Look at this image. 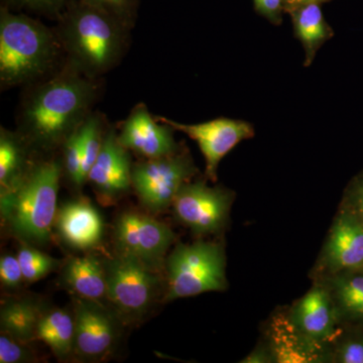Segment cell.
Segmentation results:
<instances>
[{"label": "cell", "mask_w": 363, "mask_h": 363, "mask_svg": "<svg viewBox=\"0 0 363 363\" xmlns=\"http://www.w3.org/2000/svg\"><path fill=\"white\" fill-rule=\"evenodd\" d=\"M93 94L90 82L74 74H64L39 86L21 112V138L35 150H50L63 145L85 121Z\"/></svg>", "instance_id": "1"}, {"label": "cell", "mask_w": 363, "mask_h": 363, "mask_svg": "<svg viewBox=\"0 0 363 363\" xmlns=\"http://www.w3.org/2000/svg\"><path fill=\"white\" fill-rule=\"evenodd\" d=\"M61 173L55 160L37 162L13 187L0 192L2 225L21 243L44 247L51 240Z\"/></svg>", "instance_id": "2"}, {"label": "cell", "mask_w": 363, "mask_h": 363, "mask_svg": "<svg viewBox=\"0 0 363 363\" xmlns=\"http://www.w3.org/2000/svg\"><path fill=\"white\" fill-rule=\"evenodd\" d=\"M55 45L44 26L25 16L2 11L0 20V79L16 85L38 77L54 59Z\"/></svg>", "instance_id": "3"}, {"label": "cell", "mask_w": 363, "mask_h": 363, "mask_svg": "<svg viewBox=\"0 0 363 363\" xmlns=\"http://www.w3.org/2000/svg\"><path fill=\"white\" fill-rule=\"evenodd\" d=\"M167 286L162 303L227 289L224 247L215 241L178 243L164 264Z\"/></svg>", "instance_id": "4"}, {"label": "cell", "mask_w": 363, "mask_h": 363, "mask_svg": "<svg viewBox=\"0 0 363 363\" xmlns=\"http://www.w3.org/2000/svg\"><path fill=\"white\" fill-rule=\"evenodd\" d=\"M63 39L77 67L90 76L108 70L123 49V33L116 21L89 4L68 18Z\"/></svg>", "instance_id": "5"}, {"label": "cell", "mask_w": 363, "mask_h": 363, "mask_svg": "<svg viewBox=\"0 0 363 363\" xmlns=\"http://www.w3.org/2000/svg\"><path fill=\"white\" fill-rule=\"evenodd\" d=\"M104 266L109 306L125 326L140 323L166 292L159 272L117 253L104 257Z\"/></svg>", "instance_id": "6"}, {"label": "cell", "mask_w": 363, "mask_h": 363, "mask_svg": "<svg viewBox=\"0 0 363 363\" xmlns=\"http://www.w3.org/2000/svg\"><path fill=\"white\" fill-rule=\"evenodd\" d=\"M197 173L192 157L177 152L169 156L147 159L131 169V186L145 211L159 214L173 205L182 186Z\"/></svg>", "instance_id": "7"}, {"label": "cell", "mask_w": 363, "mask_h": 363, "mask_svg": "<svg viewBox=\"0 0 363 363\" xmlns=\"http://www.w3.org/2000/svg\"><path fill=\"white\" fill-rule=\"evenodd\" d=\"M112 238L117 255L133 257L152 271L160 272L166 264L176 234L150 215L125 210L114 220Z\"/></svg>", "instance_id": "8"}, {"label": "cell", "mask_w": 363, "mask_h": 363, "mask_svg": "<svg viewBox=\"0 0 363 363\" xmlns=\"http://www.w3.org/2000/svg\"><path fill=\"white\" fill-rule=\"evenodd\" d=\"M233 200L228 189L189 181L177 193L172 207L177 220L196 235H212L225 228Z\"/></svg>", "instance_id": "9"}, {"label": "cell", "mask_w": 363, "mask_h": 363, "mask_svg": "<svg viewBox=\"0 0 363 363\" xmlns=\"http://www.w3.org/2000/svg\"><path fill=\"white\" fill-rule=\"evenodd\" d=\"M75 358L101 362L116 350L125 326L109 305L74 297Z\"/></svg>", "instance_id": "10"}, {"label": "cell", "mask_w": 363, "mask_h": 363, "mask_svg": "<svg viewBox=\"0 0 363 363\" xmlns=\"http://www.w3.org/2000/svg\"><path fill=\"white\" fill-rule=\"evenodd\" d=\"M160 121L185 133L198 143L206 162L205 175L213 182L217 180V169L221 160L238 143L255 136L252 124L236 119L217 118L207 123L185 124L161 117Z\"/></svg>", "instance_id": "11"}, {"label": "cell", "mask_w": 363, "mask_h": 363, "mask_svg": "<svg viewBox=\"0 0 363 363\" xmlns=\"http://www.w3.org/2000/svg\"><path fill=\"white\" fill-rule=\"evenodd\" d=\"M131 169L128 150L121 145L113 131H107L87 179L100 204L113 206L130 193Z\"/></svg>", "instance_id": "12"}, {"label": "cell", "mask_w": 363, "mask_h": 363, "mask_svg": "<svg viewBox=\"0 0 363 363\" xmlns=\"http://www.w3.org/2000/svg\"><path fill=\"white\" fill-rule=\"evenodd\" d=\"M54 229L60 242L74 252H90L101 245L104 221L88 199L70 200L57 209Z\"/></svg>", "instance_id": "13"}, {"label": "cell", "mask_w": 363, "mask_h": 363, "mask_svg": "<svg viewBox=\"0 0 363 363\" xmlns=\"http://www.w3.org/2000/svg\"><path fill=\"white\" fill-rule=\"evenodd\" d=\"M363 267V221L343 211L334 221L320 259L324 277Z\"/></svg>", "instance_id": "14"}, {"label": "cell", "mask_w": 363, "mask_h": 363, "mask_svg": "<svg viewBox=\"0 0 363 363\" xmlns=\"http://www.w3.org/2000/svg\"><path fill=\"white\" fill-rule=\"evenodd\" d=\"M173 130L168 124L157 123L145 106L140 105L126 119L117 138L126 150L145 159H157L178 152Z\"/></svg>", "instance_id": "15"}, {"label": "cell", "mask_w": 363, "mask_h": 363, "mask_svg": "<svg viewBox=\"0 0 363 363\" xmlns=\"http://www.w3.org/2000/svg\"><path fill=\"white\" fill-rule=\"evenodd\" d=\"M291 320L315 342L330 347L337 337V312L323 284L313 286L289 312Z\"/></svg>", "instance_id": "16"}, {"label": "cell", "mask_w": 363, "mask_h": 363, "mask_svg": "<svg viewBox=\"0 0 363 363\" xmlns=\"http://www.w3.org/2000/svg\"><path fill=\"white\" fill-rule=\"evenodd\" d=\"M269 337L274 362L311 363L330 359V347L315 342L305 335L293 323L289 314L272 318Z\"/></svg>", "instance_id": "17"}, {"label": "cell", "mask_w": 363, "mask_h": 363, "mask_svg": "<svg viewBox=\"0 0 363 363\" xmlns=\"http://www.w3.org/2000/svg\"><path fill=\"white\" fill-rule=\"evenodd\" d=\"M59 281L74 297L109 305L104 257L91 253L70 257L62 264Z\"/></svg>", "instance_id": "18"}, {"label": "cell", "mask_w": 363, "mask_h": 363, "mask_svg": "<svg viewBox=\"0 0 363 363\" xmlns=\"http://www.w3.org/2000/svg\"><path fill=\"white\" fill-rule=\"evenodd\" d=\"M37 339L47 344L60 362L75 358V317L73 310L43 308L37 327Z\"/></svg>", "instance_id": "19"}, {"label": "cell", "mask_w": 363, "mask_h": 363, "mask_svg": "<svg viewBox=\"0 0 363 363\" xmlns=\"http://www.w3.org/2000/svg\"><path fill=\"white\" fill-rule=\"evenodd\" d=\"M44 306L33 298H9L0 309L1 332L21 342L30 343L37 339V327Z\"/></svg>", "instance_id": "20"}, {"label": "cell", "mask_w": 363, "mask_h": 363, "mask_svg": "<svg viewBox=\"0 0 363 363\" xmlns=\"http://www.w3.org/2000/svg\"><path fill=\"white\" fill-rule=\"evenodd\" d=\"M324 279L323 285L330 294L338 319L363 320V274L350 269Z\"/></svg>", "instance_id": "21"}, {"label": "cell", "mask_w": 363, "mask_h": 363, "mask_svg": "<svg viewBox=\"0 0 363 363\" xmlns=\"http://www.w3.org/2000/svg\"><path fill=\"white\" fill-rule=\"evenodd\" d=\"M28 145L21 135L1 128L0 133V192L13 187L23 178L30 164Z\"/></svg>", "instance_id": "22"}, {"label": "cell", "mask_w": 363, "mask_h": 363, "mask_svg": "<svg viewBox=\"0 0 363 363\" xmlns=\"http://www.w3.org/2000/svg\"><path fill=\"white\" fill-rule=\"evenodd\" d=\"M296 35L302 42L306 51L307 65L311 63L320 45L331 37L332 33L324 21L323 13L317 2H307L294 16Z\"/></svg>", "instance_id": "23"}, {"label": "cell", "mask_w": 363, "mask_h": 363, "mask_svg": "<svg viewBox=\"0 0 363 363\" xmlns=\"http://www.w3.org/2000/svg\"><path fill=\"white\" fill-rule=\"evenodd\" d=\"M21 245L16 257L20 262L25 283H35L56 269H61L63 260L50 257L47 253L40 252L35 245L21 242Z\"/></svg>", "instance_id": "24"}, {"label": "cell", "mask_w": 363, "mask_h": 363, "mask_svg": "<svg viewBox=\"0 0 363 363\" xmlns=\"http://www.w3.org/2000/svg\"><path fill=\"white\" fill-rule=\"evenodd\" d=\"M79 135L82 160L81 183L83 186L87 182L90 169L96 162L104 143L105 135H102V126L99 119L95 116L87 117L79 128Z\"/></svg>", "instance_id": "25"}, {"label": "cell", "mask_w": 363, "mask_h": 363, "mask_svg": "<svg viewBox=\"0 0 363 363\" xmlns=\"http://www.w3.org/2000/svg\"><path fill=\"white\" fill-rule=\"evenodd\" d=\"M37 362L35 352L28 343L21 342L9 334H0V363H28Z\"/></svg>", "instance_id": "26"}, {"label": "cell", "mask_w": 363, "mask_h": 363, "mask_svg": "<svg viewBox=\"0 0 363 363\" xmlns=\"http://www.w3.org/2000/svg\"><path fill=\"white\" fill-rule=\"evenodd\" d=\"M80 128V126H79ZM64 147V168H65L66 175L68 177L72 184L76 187H82L81 183V149H80V135H79V128L63 143Z\"/></svg>", "instance_id": "27"}, {"label": "cell", "mask_w": 363, "mask_h": 363, "mask_svg": "<svg viewBox=\"0 0 363 363\" xmlns=\"http://www.w3.org/2000/svg\"><path fill=\"white\" fill-rule=\"evenodd\" d=\"M0 279L2 285L11 290L20 288L25 281L18 257L2 255L0 259Z\"/></svg>", "instance_id": "28"}, {"label": "cell", "mask_w": 363, "mask_h": 363, "mask_svg": "<svg viewBox=\"0 0 363 363\" xmlns=\"http://www.w3.org/2000/svg\"><path fill=\"white\" fill-rule=\"evenodd\" d=\"M330 358L334 362L363 363V340H343L331 351Z\"/></svg>", "instance_id": "29"}, {"label": "cell", "mask_w": 363, "mask_h": 363, "mask_svg": "<svg viewBox=\"0 0 363 363\" xmlns=\"http://www.w3.org/2000/svg\"><path fill=\"white\" fill-rule=\"evenodd\" d=\"M88 4L108 13L109 16H121L128 9L130 0H87Z\"/></svg>", "instance_id": "30"}, {"label": "cell", "mask_w": 363, "mask_h": 363, "mask_svg": "<svg viewBox=\"0 0 363 363\" xmlns=\"http://www.w3.org/2000/svg\"><path fill=\"white\" fill-rule=\"evenodd\" d=\"M255 6L260 13L271 20H278L283 0H255Z\"/></svg>", "instance_id": "31"}, {"label": "cell", "mask_w": 363, "mask_h": 363, "mask_svg": "<svg viewBox=\"0 0 363 363\" xmlns=\"http://www.w3.org/2000/svg\"><path fill=\"white\" fill-rule=\"evenodd\" d=\"M241 362L247 363H267L274 362V355H272L269 346L267 347H257V350L252 351L245 360Z\"/></svg>", "instance_id": "32"}, {"label": "cell", "mask_w": 363, "mask_h": 363, "mask_svg": "<svg viewBox=\"0 0 363 363\" xmlns=\"http://www.w3.org/2000/svg\"><path fill=\"white\" fill-rule=\"evenodd\" d=\"M28 6L42 9H55L63 4L64 0H21Z\"/></svg>", "instance_id": "33"}, {"label": "cell", "mask_w": 363, "mask_h": 363, "mask_svg": "<svg viewBox=\"0 0 363 363\" xmlns=\"http://www.w3.org/2000/svg\"><path fill=\"white\" fill-rule=\"evenodd\" d=\"M357 206L359 209L360 214H362L363 221V183L360 185L357 191Z\"/></svg>", "instance_id": "34"}, {"label": "cell", "mask_w": 363, "mask_h": 363, "mask_svg": "<svg viewBox=\"0 0 363 363\" xmlns=\"http://www.w3.org/2000/svg\"><path fill=\"white\" fill-rule=\"evenodd\" d=\"M286 4L292 6H303L306 4V0H286Z\"/></svg>", "instance_id": "35"}, {"label": "cell", "mask_w": 363, "mask_h": 363, "mask_svg": "<svg viewBox=\"0 0 363 363\" xmlns=\"http://www.w3.org/2000/svg\"><path fill=\"white\" fill-rule=\"evenodd\" d=\"M318 1H321V0H306V4H307V2H318Z\"/></svg>", "instance_id": "36"}]
</instances>
